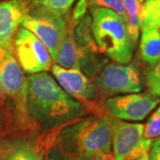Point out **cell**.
I'll list each match as a JSON object with an SVG mask.
<instances>
[{
  "label": "cell",
  "instance_id": "1",
  "mask_svg": "<svg viewBox=\"0 0 160 160\" xmlns=\"http://www.w3.org/2000/svg\"><path fill=\"white\" fill-rule=\"evenodd\" d=\"M27 109L41 131H49L86 114L83 104L75 101L47 72L26 78Z\"/></svg>",
  "mask_w": 160,
  "mask_h": 160
},
{
  "label": "cell",
  "instance_id": "2",
  "mask_svg": "<svg viewBox=\"0 0 160 160\" xmlns=\"http://www.w3.org/2000/svg\"><path fill=\"white\" fill-rule=\"evenodd\" d=\"M61 151L73 160H87L112 152V138L107 117H90L63 129Z\"/></svg>",
  "mask_w": 160,
  "mask_h": 160
},
{
  "label": "cell",
  "instance_id": "3",
  "mask_svg": "<svg viewBox=\"0 0 160 160\" xmlns=\"http://www.w3.org/2000/svg\"><path fill=\"white\" fill-rule=\"evenodd\" d=\"M90 12L92 33L101 52L116 62H130L133 48L128 38L125 22L107 8H90Z\"/></svg>",
  "mask_w": 160,
  "mask_h": 160
},
{
  "label": "cell",
  "instance_id": "4",
  "mask_svg": "<svg viewBox=\"0 0 160 160\" xmlns=\"http://www.w3.org/2000/svg\"><path fill=\"white\" fill-rule=\"evenodd\" d=\"M0 104L13 109L21 122L29 117L26 78L12 52H8L0 64Z\"/></svg>",
  "mask_w": 160,
  "mask_h": 160
},
{
  "label": "cell",
  "instance_id": "5",
  "mask_svg": "<svg viewBox=\"0 0 160 160\" xmlns=\"http://www.w3.org/2000/svg\"><path fill=\"white\" fill-rule=\"evenodd\" d=\"M116 160H131L150 151L152 140L143 138L144 126L107 117Z\"/></svg>",
  "mask_w": 160,
  "mask_h": 160
},
{
  "label": "cell",
  "instance_id": "6",
  "mask_svg": "<svg viewBox=\"0 0 160 160\" xmlns=\"http://www.w3.org/2000/svg\"><path fill=\"white\" fill-rule=\"evenodd\" d=\"M22 26L30 30L45 45L55 63L58 52L66 38L69 23L64 16L33 8Z\"/></svg>",
  "mask_w": 160,
  "mask_h": 160
},
{
  "label": "cell",
  "instance_id": "7",
  "mask_svg": "<svg viewBox=\"0 0 160 160\" xmlns=\"http://www.w3.org/2000/svg\"><path fill=\"white\" fill-rule=\"evenodd\" d=\"M13 54L23 72L32 75L46 72L52 67L51 55L41 40L21 26L13 39Z\"/></svg>",
  "mask_w": 160,
  "mask_h": 160
},
{
  "label": "cell",
  "instance_id": "8",
  "mask_svg": "<svg viewBox=\"0 0 160 160\" xmlns=\"http://www.w3.org/2000/svg\"><path fill=\"white\" fill-rule=\"evenodd\" d=\"M95 86L106 95L141 92L143 85L137 68L132 64L109 63L98 72Z\"/></svg>",
  "mask_w": 160,
  "mask_h": 160
},
{
  "label": "cell",
  "instance_id": "9",
  "mask_svg": "<svg viewBox=\"0 0 160 160\" xmlns=\"http://www.w3.org/2000/svg\"><path fill=\"white\" fill-rule=\"evenodd\" d=\"M159 102V98L149 92H132L109 98L104 105L113 118L125 121H142Z\"/></svg>",
  "mask_w": 160,
  "mask_h": 160
},
{
  "label": "cell",
  "instance_id": "10",
  "mask_svg": "<svg viewBox=\"0 0 160 160\" xmlns=\"http://www.w3.org/2000/svg\"><path fill=\"white\" fill-rule=\"evenodd\" d=\"M91 22V15H86L74 30V41L79 57L80 69L86 76H93L106 63V58L100 55L101 51L93 39Z\"/></svg>",
  "mask_w": 160,
  "mask_h": 160
},
{
  "label": "cell",
  "instance_id": "11",
  "mask_svg": "<svg viewBox=\"0 0 160 160\" xmlns=\"http://www.w3.org/2000/svg\"><path fill=\"white\" fill-rule=\"evenodd\" d=\"M34 0L0 2V45L13 53V39L18 29L33 9Z\"/></svg>",
  "mask_w": 160,
  "mask_h": 160
},
{
  "label": "cell",
  "instance_id": "12",
  "mask_svg": "<svg viewBox=\"0 0 160 160\" xmlns=\"http://www.w3.org/2000/svg\"><path fill=\"white\" fill-rule=\"evenodd\" d=\"M46 152V143L32 134L7 138L0 143V160H43Z\"/></svg>",
  "mask_w": 160,
  "mask_h": 160
},
{
  "label": "cell",
  "instance_id": "13",
  "mask_svg": "<svg viewBox=\"0 0 160 160\" xmlns=\"http://www.w3.org/2000/svg\"><path fill=\"white\" fill-rule=\"evenodd\" d=\"M52 72L58 84L71 97L88 101L96 97L95 85L79 69H65L53 64Z\"/></svg>",
  "mask_w": 160,
  "mask_h": 160
},
{
  "label": "cell",
  "instance_id": "14",
  "mask_svg": "<svg viewBox=\"0 0 160 160\" xmlns=\"http://www.w3.org/2000/svg\"><path fill=\"white\" fill-rule=\"evenodd\" d=\"M140 41V53L142 61L150 67L160 60V29H142Z\"/></svg>",
  "mask_w": 160,
  "mask_h": 160
},
{
  "label": "cell",
  "instance_id": "15",
  "mask_svg": "<svg viewBox=\"0 0 160 160\" xmlns=\"http://www.w3.org/2000/svg\"><path fill=\"white\" fill-rule=\"evenodd\" d=\"M124 6L126 11V27L128 38L132 48L138 43L140 36V10L142 3L138 0H124Z\"/></svg>",
  "mask_w": 160,
  "mask_h": 160
},
{
  "label": "cell",
  "instance_id": "16",
  "mask_svg": "<svg viewBox=\"0 0 160 160\" xmlns=\"http://www.w3.org/2000/svg\"><path fill=\"white\" fill-rule=\"evenodd\" d=\"M160 29V0H145L140 10V29Z\"/></svg>",
  "mask_w": 160,
  "mask_h": 160
},
{
  "label": "cell",
  "instance_id": "17",
  "mask_svg": "<svg viewBox=\"0 0 160 160\" xmlns=\"http://www.w3.org/2000/svg\"><path fill=\"white\" fill-rule=\"evenodd\" d=\"M76 1L77 0H34L33 8L59 16H64L68 13Z\"/></svg>",
  "mask_w": 160,
  "mask_h": 160
},
{
  "label": "cell",
  "instance_id": "18",
  "mask_svg": "<svg viewBox=\"0 0 160 160\" xmlns=\"http://www.w3.org/2000/svg\"><path fill=\"white\" fill-rule=\"evenodd\" d=\"M90 8L102 7L115 12L126 23V15L124 6V0H87Z\"/></svg>",
  "mask_w": 160,
  "mask_h": 160
},
{
  "label": "cell",
  "instance_id": "19",
  "mask_svg": "<svg viewBox=\"0 0 160 160\" xmlns=\"http://www.w3.org/2000/svg\"><path fill=\"white\" fill-rule=\"evenodd\" d=\"M146 86L149 93L154 96H160V60L146 75Z\"/></svg>",
  "mask_w": 160,
  "mask_h": 160
},
{
  "label": "cell",
  "instance_id": "20",
  "mask_svg": "<svg viewBox=\"0 0 160 160\" xmlns=\"http://www.w3.org/2000/svg\"><path fill=\"white\" fill-rule=\"evenodd\" d=\"M160 137V107L155 111L144 126L143 138L153 140Z\"/></svg>",
  "mask_w": 160,
  "mask_h": 160
},
{
  "label": "cell",
  "instance_id": "21",
  "mask_svg": "<svg viewBox=\"0 0 160 160\" xmlns=\"http://www.w3.org/2000/svg\"><path fill=\"white\" fill-rule=\"evenodd\" d=\"M46 160H73L72 158H69L68 156L62 153L60 149H52L48 151L47 153V157H46Z\"/></svg>",
  "mask_w": 160,
  "mask_h": 160
},
{
  "label": "cell",
  "instance_id": "22",
  "mask_svg": "<svg viewBox=\"0 0 160 160\" xmlns=\"http://www.w3.org/2000/svg\"><path fill=\"white\" fill-rule=\"evenodd\" d=\"M150 160H160V137L152 143L149 151Z\"/></svg>",
  "mask_w": 160,
  "mask_h": 160
},
{
  "label": "cell",
  "instance_id": "23",
  "mask_svg": "<svg viewBox=\"0 0 160 160\" xmlns=\"http://www.w3.org/2000/svg\"><path fill=\"white\" fill-rule=\"evenodd\" d=\"M87 160H116V158H115L112 152H111V153H109V154H99Z\"/></svg>",
  "mask_w": 160,
  "mask_h": 160
},
{
  "label": "cell",
  "instance_id": "24",
  "mask_svg": "<svg viewBox=\"0 0 160 160\" xmlns=\"http://www.w3.org/2000/svg\"><path fill=\"white\" fill-rule=\"evenodd\" d=\"M8 52H10L7 51L4 46H2L0 45V64L3 62V61L5 60V58L6 57Z\"/></svg>",
  "mask_w": 160,
  "mask_h": 160
},
{
  "label": "cell",
  "instance_id": "25",
  "mask_svg": "<svg viewBox=\"0 0 160 160\" xmlns=\"http://www.w3.org/2000/svg\"><path fill=\"white\" fill-rule=\"evenodd\" d=\"M131 160H150V158H149V152L145 153V154L142 155V156L138 157L136 158H133V159Z\"/></svg>",
  "mask_w": 160,
  "mask_h": 160
},
{
  "label": "cell",
  "instance_id": "26",
  "mask_svg": "<svg viewBox=\"0 0 160 160\" xmlns=\"http://www.w3.org/2000/svg\"><path fill=\"white\" fill-rule=\"evenodd\" d=\"M138 1H139L140 3H142H142L144 2V1H145V0H138Z\"/></svg>",
  "mask_w": 160,
  "mask_h": 160
}]
</instances>
